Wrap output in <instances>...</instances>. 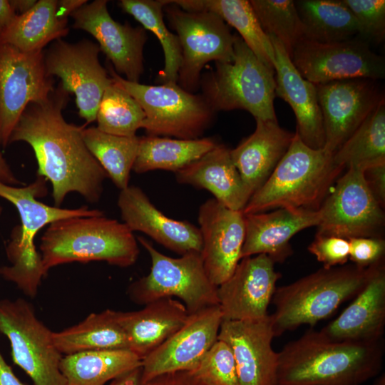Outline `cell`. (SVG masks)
I'll return each mask as SVG.
<instances>
[{
  "label": "cell",
  "mask_w": 385,
  "mask_h": 385,
  "mask_svg": "<svg viewBox=\"0 0 385 385\" xmlns=\"http://www.w3.org/2000/svg\"><path fill=\"white\" fill-rule=\"evenodd\" d=\"M68 94L59 83L46 100L29 103L9 139V144L24 141L33 148L37 175L51 182L58 207L72 192L90 203L98 202L108 177L84 143V127L68 123L63 116Z\"/></svg>",
  "instance_id": "cell-1"
},
{
  "label": "cell",
  "mask_w": 385,
  "mask_h": 385,
  "mask_svg": "<svg viewBox=\"0 0 385 385\" xmlns=\"http://www.w3.org/2000/svg\"><path fill=\"white\" fill-rule=\"evenodd\" d=\"M384 339L332 340L310 330L278 352L277 385H361L381 371Z\"/></svg>",
  "instance_id": "cell-2"
},
{
  "label": "cell",
  "mask_w": 385,
  "mask_h": 385,
  "mask_svg": "<svg viewBox=\"0 0 385 385\" xmlns=\"http://www.w3.org/2000/svg\"><path fill=\"white\" fill-rule=\"evenodd\" d=\"M343 169L335 163L334 153L307 146L295 132L285 155L242 212L279 208L317 210Z\"/></svg>",
  "instance_id": "cell-3"
},
{
  "label": "cell",
  "mask_w": 385,
  "mask_h": 385,
  "mask_svg": "<svg viewBox=\"0 0 385 385\" xmlns=\"http://www.w3.org/2000/svg\"><path fill=\"white\" fill-rule=\"evenodd\" d=\"M41 237L44 270L70 262L103 261L128 267L139 255L133 232L123 222L103 215L79 216L51 223Z\"/></svg>",
  "instance_id": "cell-4"
},
{
  "label": "cell",
  "mask_w": 385,
  "mask_h": 385,
  "mask_svg": "<svg viewBox=\"0 0 385 385\" xmlns=\"http://www.w3.org/2000/svg\"><path fill=\"white\" fill-rule=\"evenodd\" d=\"M46 194V179L41 176L37 175L33 183L23 187L0 182V197L16 207L21 220V225L14 227L6 249L10 264L0 267V276L14 283L29 297L36 295L41 279L47 274L34 244L40 230L61 219L103 215L102 211L87 206L63 209L37 200Z\"/></svg>",
  "instance_id": "cell-5"
},
{
  "label": "cell",
  "mask_w": 385,
  "mask_h": 385,
  "mask_svg": "<svg viewBox=\"0 0 385 385\" xmlns=\"http://www.w3.org/2000/svg\"><path fill=\"white\" fill-rule=\"evenodd\" d=\"M356 265L322 269L299 279L277 287L270 314L274 337L301 325L314 326L330 317L345 301L364 287L375 266Z\"/></svg>",
  "instance_id": "cell-6"
},
{
  "label": "cell",
  "mask_w": 385,
  "mask_h": 385,
  "mask_svg": "<svg viewBox=\"0 0 385 385\" xmlns=\"http://www.w3.org/2000/svg\"><path fill=\"white\" fill-rule=\"evenodd\" d=\"M232 62H215L202 81V97L213 110L243 109L255 120L277 121L274 107V71L236 34Z\"/></svg>",
  "instance_id": "cell-7"
},
{
  "label": "cell",
  "mask_w": 385,
  "mask_h": 385,
  "mask_svg": "<svg viewBox=\"0 0 385 385\" xmlns=\"http://www.w3.org/2000/svg\"><path fill=\"white\" fill-rule=\"evenodd\" d=\"M137 240L148 252L151 267L148 275L128 289L134 303L145 305L162 298L178 297L189 314L218 305L217 287L210 279L200 252L174 258L158 251L145 238Z\"/></svg>",
  "instance_id": "cell-8"
},
{
  "label": "cell",
  "mask_w": 385,
  "mask_h": 385,
  "mask_svg": "<svg viewBox=\"0 0 385 385\" xmlns=\"http://www.w3.org/2000/svg\"><path fill=\"white\" fill-rule=\"evenodd\" d=\"M108 73L143 108L145 117L142 128L149 135L197 139L212 120L214 111L205 98L187 91L177 83L151 86L131 82L122 78L111 65Z\"/></svg>",
  "instance_id": "cell-9"
},
{
  "label": "cell",
  "mask_w": 385,
  "mask_h": 385,
  "mask_svg": "<svg viewBox=\"0 0 385 385\" xmlns=\"http://www.w3.org/2000/svg\"><path fill=\"white\" fill-rule=\"evenodd\" d=\"M0 333L9 340L14 363L34 385H66L53 332L36 317L31 304L22 298L0 300Z\"/></svg>",
  "instance_id": "cell-10"
},
{
  "label": "cell",
  "mask_w": 385,
  "mask_h": 385,
  "mask_svg": "<svg viewBox=\"0 0 385 385\" xmlns=\"http://www.w3.org/2000/svg\"><path fill=\"white\" fill-rule=\"evenodd\" d=\"M166 12L181 47L178 85L188 92L195 91L200 83L202 69L208 62L233 61L235 35L213 12L188 11L178 6L168 7Z\"/></svg>",
  "instance_id": "cell-11"
},
{
  "label": "cell",
  "mask_w": 385,
  "mask_h": 385,
  "mask_svg": "<svg viewBox=\"0 0 385 385\" xmlns=\"http://www.w3.org/2000/svg\"><path fill=\"white\" fill-rule=\"evenodd\" d=\"M337 180L318 209L317 234L347 240L379 237L377 232L384 225V215L367 185L364 170L347 168Z\"/></svg>",
  "instance_id": "cell-12"
},
{
  "label": "cell",
  "mask_w": 385,
  "mask_h": 385,
  "mask_svg": "<svg viewBox=\"0 0 385 385\" xmlns=\"http://www.w3.org/2000/svg\"><path fill=\"white\" fill-rule=\"evenodd\" d=\"M100 51L90 40L68 43L60 38L44 52L47 75L60 78L63 88L75 95L78 115L86 124L96 120L103 95L113 83L99 62Z\"/></svg>",
  "instance_id": "cell-13"
},
{
  "label": "cell",
  "mask_w": 385,
  "mask_h": 385,
  "mask_svg": "<svg viewBox=\"0 0 385 385\" xmlns=\"http://www.w3.org/2000/svg\"><path fill=\"white\" fill-rule=\"evenodd\" d=\"M291 60L302 76L314 84L358 78L378 81L385 76L384 57L359 38L327 43L303 39Z\"/></svg>",
  "instance_id": "cell-14"
},
{
  "label": "cell",
  "mask_w": 385,
  "mask_h": 385,
  "mask_svg": "<svg viewBox=\"0 0 385 385\" xmlns=\"http://www.w3.org/2000/svg\"><path fill=\"white\" fill-rule=\"evenodd\" d=\"M47 75L44 51L24 52L0 43V144L9 145L11 134L31 103L46 100L54 90Z\"/></svg>",
  "instance_id": "cell-15"
},
{
  "label": "cell",
  "mask_w": 385,
  "mask_h": 385,
  "mask_svg": "<svg viewBox=\"0 0 385 385\" xmlns=\"http://www.w3.org/2000/svg\"><path fill=\"white\" fill-rule=\"evenodd\" d=\"M324 132V148L334 153L384 99L377 81L339 80L315 84Z\"/></svg>",
  "instance_id": "cell-16"
},
{
  "label": "cell",
  "mask_w": 385,
  "mask_h": 385,
  "mask_svg": "<svg viewBox=\"0 0 385 385\" xmlns=\"http://www.w3.org/2000/svg\"><path fill=\"white\" fill-rule=\"evenodd\" d=\"M222 320L219 305L189 314L175 333L143 359L142 385L162 374L194 370L217 340Z\"/></svg>",
  "instance_id": "cell-17"
},
{
  "label": "cell",
  "mask_w": 385,
  "mask_h": 385,
  "mask_svg": "<svg viewBox=\"0 0 385 385\" xmlns=\"http://www.w3.org/2000/svg\"><path fill=\"white\" fill-rule=\"evenodd\" d=\"M107 4L106 0H95L81 6L71 14L73 28L91 34L115 72L124 75L129 81L138 83L144 71L143 48L148 38L145 30L115 21Z\"/></svg>",
  "instance_id": "cell-18"
},
{
  "label": "cell",
  "mask_w": 385,
  "mask_h": 385,
  "mask_svg": "<svg viewBox=\"0 0 385 385\" xmlns=\"http://www.w3.org/2000/svg\"><path fill=\"white\" fill-rule=\"evenodd\" d=\"M281 277L267 255L242 258L232 275L217 287L223 319H257L267 317L268 307Z\"/></svg>",
  "instance_id": "cell-19"
},
{
  "label": "cell",
  "mask_w": 385,
  "mask_h": 385,
  "mask_svg": "<svg viewBox=\"0 0 385 385\" xmlns=\"http://www.w3.org/2000/svg\"><path fill=\"white\" fill-rule=\"evenodd\" d=\"M270 314L257 319H223L217 339L230 348L240 385H277L278 352Z\"/></svg>",
  "instance_id": "cell-20"
},
{
  "label": "cell",
  "mask_w": 385,
  "mask_h": 385,
  "mask_svg": "<svg viewBox=\"0 0 385 385\" xmlns=\"http://www.w3.org/2000/svg\"><path fill=\"white\" fill-rule=\"evenodd\" d=\"M202 236L200 255L211 282L218 287L233 273L241 260L245 236V215L211 198L198 210Z\"/></svg>",
  "instance_id": "cell-21"
},
{
  "label": "cell",
  "mask_w": 385,
  "mask_h": 385,
  "mask_svg": "<svg viewBox=\"0 0 385 385\" xmlns=\"http://www.w3.org/2000/svg\"><path fill=\"white\" fill-rule=\"evenodd\" d=\"M121 218L132 231H140L179 255L202 250L199 227L186 220L167 217L150 201L138 187L128 185L118 198Z\"/></svg>",
  "instance_id": "cell-22"
},
{
  "label": "cell",
  "mask_w": 385,
  "mask_h": 385,
  "mask_svg": "<svg viewBox=\"0 0 385 385\" xmlns=\"http://www.w3.org/2000/svg\"><path fill=\"white\" fill-rule=\"evenodd\" d=\"M274 53L275 96L292 108L297 120L296 133L307 146H324V132L316 85L297 70L284 46L269 36Z\"/></svg>",
  "instance_id": "cell-23"
},
{
  "label": "cell",
  "mask_w": 385,
  "mask_h": 385,
  "mask_svg": "<svg viewBox=\"0 0 385 385\" xmlns=\"http://www.w3.org/2000/svg\"><path fill=\"white\" fill-rule=\"evenodd\" d=\"M245 236L241 259L265 254L283 262L292 255V237L319 222L317 210L279 208L270 212L245 215Z\"/></svg>",
  "instance_id": "cell-24"
},
{
  "label": "cell",
  "mask_w": 385,
  "mask_h": 385,
  "mask_svg": "<svg viewBox=\"0 0 385 385\" xmlns=\"http://www.w3.org/2000/svg\"><path fill=\"white\" fill-rule=\"evenodd\" d=\"M351 303L319 332L336 341L383 339L385 327V269L375 266L364 287Z\"/></svg>",
  "instance_id": "cell-25"
},
{
  "label": "cell",
  "mask_w": 385,
  "mask_h": 385,
  "mask_svg": "<svg viewBox=\"0 0 385 385\" xmlns=\"http://www.w3.org/2000/svg\"><path fill=\"white\" fill-rule=\"evenodd\" d=\"M294 135L277 121L256 120L255 131L230 150L232 160L251 196L272 173Z\"/></svg>",
  "instance_id": "cell-26"
},
{
  "label": "cell",
  "mask_w": 385,
  "mask_h": 385,
  "mask_svg": "<svg viewBox=\"0 0 385 385\" xmlns=\"http://www.w3.org/2000/svg\"><path fill=\"white\" fill-rule=\"evenodd\" d=\"M175 173L178 183L206 189L216 200L234 210H243L251 197L232 160L230 150L224 145L216 143L199 159Z\"/></svg>",
  "instance_id": "cell-27"
},
{
  "label": "cell",
  "mask_w": 385,
  "mask_h": 385,
  "mask_svg": "<svg viewBox=\"0 0 385 385\" xmlns=\"http://www.w3.org/2000/svg\"><path fill=\"white\" fill-rule=\"evenodd\" d=\"M188 316L183 303L171 297L153 301L138 311H117L129 349L142 360L175 333Z\"/></svg>",
  "instance_id": "cell-28"
},
{
  "label": "cell",
  "mask_w": 385,
  "mask_h": 385,
  "mask_svg": "<svg viewBox=\"0 0 385 385\" xmlns=\"http://www.w3.org/2000/svg\"><path fill=\"white\" fill-rule=\"evenodd\" d=\"M188 11H211L228 26L268 68L273 70L274 53L270 37L262 30L250 1L247 0H175L169 1Z\"/></svg>",
  "instance_id": "cell-29"
},
{
  "label": "cell",
  "mask_w": 385,
  "mask_h": 385,
  "mask_svg": "<svg viewBox=\"0 0 385 385\" xmlns=\"http://www.w3.org/2000/svg\"><path fill=\"white\" fill-rule=\"evenodd\" d=\"M141 364L142 359L130 349L93 350L65 355L60 370L66 385H106Z\"/></svg>",
  "instance_id": "cell-30"
},
{
  "label": "cell",
  "mask_w": 385,
  "mask_h": 385,
  "mask_svg": "<svg viewBox=\"0 0 385 385\" xmlns=\"http://www.w3.org/2000/svg\"><path fill=\"white\" fill-rule=\"evenodd\" d=\"M57 3V0H39L26 13L17 14L0 36V43L24 52H37L66 36L68 19L59 16Z\"/></svg>",
  "instance_id": "cell-31"
},
{
  "label": "cell",
  "mask_w": 385,
  "mask_h": 385,
  "mask_svg": "<svg viewBox=\"0 0 385 385\" xmlns=\"http://www.w3.org/2000/svg\"><path fill=\"white\" fill-rule=\"evenodd\" d=\"M54 344L61 354L106 349H129L117 311L106 309L89 314L81 322L53 332Z\"/></svg>",
  "instance_id": "cell-32"
},
{
  "label": "cell",
  "mask_w": 385,
  "mask_h": 385,
  "mask_svg": "<svg viewBox=\"0 0 385 385\" xmlns=\"http://www.w3.org/2000/svg\"><path fill=\"white\" fill-rule=\"evenodd\" d=\"M304 30V39L327 43L353 38L356 19L343 0L294 1Z\"/></svg>",
  "instance_id": "cell-33"
},
{
  "label": "cell",
  "mask_w": 385,
  "mask_h": 385,
  "mask_svg": "<svg viewBox=\"0 0 385 385\" xmlns=\"http://www.w3.org/2000/svg\"><path fill=\"white\" fill-rule=\"evenodd\" d=\"M216 145L210 138L172 139L148 135L139 138L133 169L136 173L163 170L176 173L199 159Z\"/></svg>",
  "instance_id": "cell-34"
},
{
  "label": "cell",
  "mask_w": 385,
  "mask_h": 385,
  "mask_svg": "<svg viewBox=\"0 0 385 385\" xmlns=\"http://www.w3.org/2000/svg\"><path fill=\"white\" fill-rule=\"evenodd\" d=\"M335 163L362 170L385 164V101L381 100L334 153Z\"/></svg>",
  "instance_id": "cell-35"
},
{
  "label": "cell",
  "mask_w": 385,
  "mask_h": 385,
  "mask_svg": "<svg viewBox=\"0 0 385 385\" xmlns=\"http://www.w3.org/2000/svg\"><path fill=\"white\" fill-rule=\"evenodd\" d=\"M82 135L87 148L115 185L120 190L128 187L139 137L114 135L95 127L83 128Z\"/></svg>",
  "instance_id": "cell-36"
},
{
  "label": "cell",
  "mask_w": 385,
  "mask_h": 385,
  "mask_svg": "<svg viewBox=\"0 0 385 385\" xmlns=\"http://www.w3.org/2000/svg\"><path fill=\"white\" fill-rule=\"evenodd\" d=\"M166 0H121L120 8L137 20L145 30L158 39L164 54V68L158 75L164 83H177L182 62V52L177 35L170 32L163 20V8Z\"/></svg>",
  "instance_id": "cell-37"
},
{
  "label": "cell",
  "mask_w": 385,
  "mask_h": 385,
  "mask_svg": "<svg viewBox=\"0 0 385 385\" xmlns=\"http://www.w3.org/2000/svg\"><path fill=\"white\" fill-rule=\"evenodd\" d=\"M145 113L138 102L113 81L106 89L96 115L97 128L123 137L136 136Z\"/></svg>",
  "instance_id": "cell-38"
},
{
  "label": "cell",
  "mask_w": 385,
  "mask_h": 385,
  "mask_svg": "<svg viewBox=\"0 0 385 385\" xmlns=\"http://www.w3.org/2000/svg\"><path fill=\"white\" fill-rule=\"evenodd\" d=\"M264 32L275 38L292 58L296 46L304 39V30L292 0H250Z\"/></svg>",
  "instance_id": "cell-39"
},
{
  "label": "cell",
  "mask_w": 385,
  "mask_h": 385,
  "mask_svg": "<svg viewBox=\"0 0 385 385\" xmlns=\"http://www.w3.org/2000/svg\"><path fill=\"white\" fill-rule=\"evenodd\" d=\"M191 371L209 385H240L233 354L221 340L215 342Z\"/></svg>",
  "instance_id": "cell-40"
},
{
  "label": "cell",
  "mask_w": 385,
  "mask_h": 385,
  "mask_svg": "<svg viewBox=\"0 0 385 385\" xmlns=\"http://www.w3.org/2000/svg\"><path fill=\"white\" fill-rule=\"evenodd\" d=\"M353 14L359 38L376 44L385 38L384 0H343Z\"/></svg>",
  "instance_id": "cell-41"
},
{
  "label": "cell",
  "mask_w": 385,
  "mask_h": 385,
  "mask_svg": "<svg viewBox=\"0 0 385 385\" xmlns=\"http://www.w3.org/2000/svg\"><path fill=\"white\" fill-rule=\"evenodd\" d=\"M308 251L323 264L324 268L329 269L343 265L348 261L349 242L345 238L317 234Z\"/></svg>",
  "instance_id": "cell-42"
},
{
  "label": "cell",
  "mask_w": 385,
  "mask_h": 385,
  "mask_svg": "<svg viewBox=\"0 0 385 385\" xmlns=\"http://www.w3.org/2000/svg\"><path fill=\"white\" fill-rule=\"evenodd\" d=\"M349 257L354 265L368 268L382 262L385 242L379 237H354L349 239Z\"/></svg>",
  "instance_id": "cell-43"
},
{
  "label": "cell",
  "mask_w": 385,
  "mask_h": 385,
  "mask_svg": "<svg viewBox=\"0 0 385 385\" xmlns=\"http://www.w3.org/2000/svg\"><path fill=\"white\" fill-rule=\"evenodd\" d=\"M364 175L374 197L383 207L385 202V164L370 167L364 171Z\"/></svg>",
  "instance_id": "cell-44"
},
{
  "label": "cell",
  "mask_w": 385,
  "mask_h": 385,
  "mask_svg": "<svg viewBox=\"0 0 385 385\" xmlns=\"http://www.w3.org/2000/svg\"><path fill=\"white\" fill-rule=\"evenodd\" d=\"M143 385H209L191 371H180L155 377Z\"/></svg>",
  "instance_id": "cell-45"
},
{
  "label": "cell",
  "mask_w": 385,
  "mask_h": 385,
  "mask_svg": "<svg viewBox=\"0 0 385 385\" xmlns=\"http://www.w3.org/2000/svg\"><path fill=\"white\" fill-rule=\"evenodd\" d=\"M17 14L7 0H0V36L11 24Z\"/></svg>",
  "instance_id": "cell-46"
},
{
  "label": "cell",
  "mask_w": 385,
  "mask_h": 385,
  "mask_svg": "<svg viewBox=\"0 0 385 385\" xmlns=\"http://www.w3.org/2000/svg\"><path fill=\"white\" fill-rule=\"evenodd\" d=\"M1 146V144H0ZM0 182L13 186H18L23 184L12 172L9 164L3 157L0 149Z\"/></svg>",
  "instance_id": "cell-47"
},
{
  "label": "cell",
  "mask_w": 385,
  "mask_h": 385,
  "mask_svg": "<svg viewBox=\"0 0 385 385\" xmlns=\"http://www.w3.org/2000/svg\"><path fill=\"white\" fill-rule=\"evenodd\" d=\"M86 0H60L57 3V9L60 16L68 19V16L87 3Z\"/></svg>",
  "instance_id": "cell-48"
},
{
  "label": "cell",
  "mask_w": 385,
  "mask_h": 385,
  "mask_svg": "<svg viewBox=\"0 0 385 385\" xmlns=\"http://www.w3.org/2000/svg\"><path fill=\"white\" fill-rule=\"evenodd\" d=\"M108 385H142L140 368L111 381Z\"/></svg>",
  "instance_id": "cell-49"
},
{
  "label": "cell",
  "mask_w": 385,
  "mask_h": 385,
  "mask_svg": "<svg viewBox=\"0 0 385 385\" xmlns=\"http://www.w3.org/2000/svg\"><path fill=\"white\" fill-rule=\"evenodd\" d=\"M13 9L23 14L30 10L37 1L36 0H11L9 1Z\"/></svg>",
  "instance_id": "cell-50"
},
{
  "label": "cell",
  "mask_w": 385,
  "mask_h": 385,
  "mask_svg": "<svg viewBox=\"0 0 385 385\" xmlns=\"http://www.w3.org/2000/svg\"><path fill=\"white\" fill-rule=\"evenodd\" d=\"M374 385H384V376L379 378Z\"/></svg>",
  "instance_id": "cell-51"
},
{
  "label": "cell",
  "mask_w": 385,
  "mask_h": 385,
  "mask_svg": "<svg viewBox=\"0 0 385 385\" xmlns=\"http://www.w3.org/2000/svg\"><path fill=\"white\" fill-rule=\"evenodd\" d=\"M2 210H3V208H2V207H1V205H0V215H1V212H2Z\"/></svg>",
  "instance_id": "cell-52"
}]
</instances>
